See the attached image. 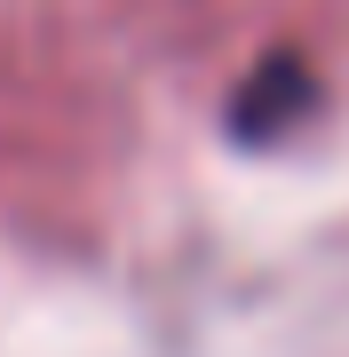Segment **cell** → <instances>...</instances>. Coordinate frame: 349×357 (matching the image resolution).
Here are the masks:
<instances>
[{
	"label": "cell",
	"mask_w": 349,
	"mask_h": 357,
	"mask_svg": "<svg viewBox=\"0 0 349 357\" xmlns=\"http://www.w3.org/2000/svg\"><path fill=\"white\" fill-rule=\"evenodd\" d=\"M302 103H310V72L294 64V56H270V64H262L254 79H246L238 88V103H231V128L238 135H286L302 119Z\"/></svg>",
	"instance_id": "cell-1"
}]
</instances>
